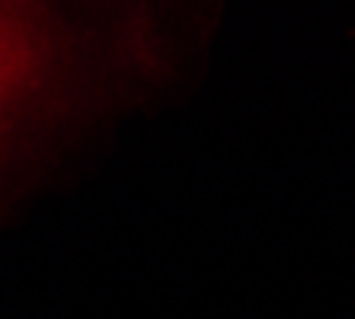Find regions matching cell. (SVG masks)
I'll return each mask as SVG.
<instances>
[{
  "instance_id": "obj_1",
  "label": "cell",
  "mask_w": 355,
  "mask_h": 319,
  "mask_svg": "<svg viewBox=\"0 0 355 319\" xmlns=\"http://www.w3.org/2000/svg\"><path fill=\"white\" fill-rule=\"evenodd\" d=\"M55 33L35 7L0 3V131L55 67Z\"/></svg>"
}]
</instances>
